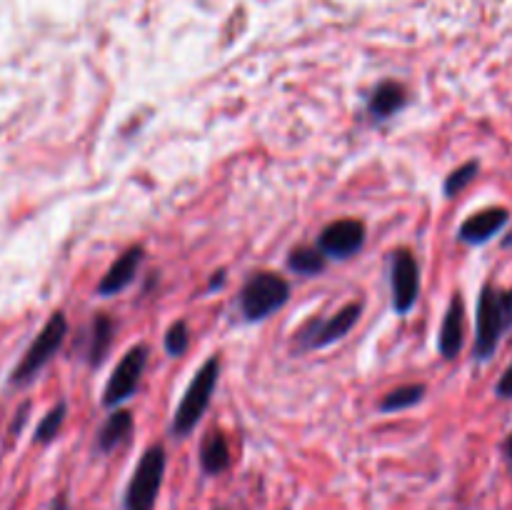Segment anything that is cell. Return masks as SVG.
Returning <instances> with one entry per match:
<instances>
[{"label":"cell","mask_w":512,"mask_h":510,"mask_svg":"<svg viewBox=\"0 0 512 510\" xmlns=\"http://www.w3.org/2000/svg\"><path fill=\"white\" fill-rule=\"evenodd\" d=\"M220 378V358L213 355V358L205 360L198 368V373L190 380L188 390H185L183 400L178 403L173 415V425H170V433L175 438H188L198 423L203 420L205 410L210 408V400H213L215 385H218Z\"/></svg>","instance_id":"6da1fadb"},{"label":"cell","mask_w":512,"mask_h":510,"mask_svg":"<svg viewBox=\"0 0 512 510\" xmlns=\"http://www.w3.org/2000/svg\"><path fill=\"white\" fill-rule=\"evenodd\" d=\"M290 300V283L280 273L273 270H260V273H250L245 280L243 290H240V313L248 323H260V320L270 318L278 313L285 303Z\"/></svg>","instance_id":"7a4b0ae2"},{"label":"cell","mask_w":512,"mask_h":510,"mask_svg":"<svg viewBox=\"0 0 512 510\" xmlns=\"http://www.w3.org/2000/svg\"><path fill=\"white\" fill-rule=\"evenodd\" d=\"M165 465H168V455H165L163 445H150L143 455H140L138 465H135L133 475L128 480V488L123 495L125 510H153L158 503L160 488L165 480Z\"/></svg>","instance_id":"3957f363"},{"label":"cell","mask_w":512,"mask_h":510,"mask_svg":"<svg viewBox=\"0 0 512 510\" xmlns=\"http://www.w3.org/2000/svg\"><path fill=\"white\" fill-rule=\"evenodd\" d=\"M65 335H68V320H65V315L58 310V313L50 315L48 323L43 325V330L35 335V340L30 343V348L25 350L23 360L15 365L13 383L25 385V383H30V380H35V375H38L40 370H43L45 365L53 360V355L58 353L60 345H63V340H65Z\"/></svg>","instance_id":"277c9868"},{"label":"cell","mask_w":512,"mask_h":510,"mask_svg":"<svg viewBox=\"0 0 512 510\" xmlns=\"http://www.w3.org/2000/svg\"><path fill=\"white\" fill-rule=\"evenodd\" d=\"M360 313H363V303H348L330 318H313L298 330V345L300 350H323L328 345L343 340L350 330L358 325Z\"/></svg>","instance_id":"5b68a950"},{"label":"cell","mask_w":512,"mask_h":510,"mask_svg":"<svg viewBox=\"0 0 512 510\" xmlns=\"http://www.w3.org/2000/svg\"><path fill=\"white\" fill-rule=\"evenodd\" d=\"M148 355H150L148 345L138 343L133 345L123 358H120V363L115 365L108 383H105V390H103L105 408L115 410L120 408L125 400L133 398L135 390H138L140 385V378H143L145 373V365H148Z\"/></svg>","instance_id":"8992f818"},{"label":"cell","mask_w":512,"mask_h":510,"mask_svg":"<svg viewBox=\"0 0 512 510\" xmlns=\"http://www.w3.org/2000/svg\"><path fill=\"white\" fill-rule=\"evenodd\" d=\"M508 333L505 325L503 305H500V290L493 285H483L478 298V335H475V360L485 363L495 355L500 340Z\"/></svg>","instance_id":"52a82bcc"},{"label":"cell","mask_w":512,"mask_h":510,"mask_svg":"<svg viewBox=\"0 0 512 510\" xmlns=\"http://www.w3.org/2000/svg\"><path fill=\"white\" fill-rule=\"evenodd\" d=\"M390 295L393 310L398 315H408L420 298V268L410 250H395L390 258Z\"/></svg>","instance_id":"ba28073f"},{"label":"cell","mask_w":512,"mask_h":510,"mask_svg":"<svg viewBox=\"0 0 512 510\" xmlns=\"http://www.w3.org/2000/svg\"><path fill=\"white\" fill-rule=\"evenodd\" d=\"M318 245L325 258L348 260L365 245V225L355 218H340L325 225L318 235Z\"/></svg>","instance_id":"9c48e42d"},{"label":"cell","mask_w":512,"mask_h":510,"mask_svg":"<svg viewBox=\"0 0 512 510\" xmlns=\"http://www.w3.org/2000/svg\"><path fill=\"white\" fill-rule=\"evenodd\" d=\"M510 210L508 208H485L478 210L475 215H470L468 220H463L458 230V240L468 245H483L488 240H493L500 230L508 225Z\"/></svg>","instance_id":"30bf717a"},{"label":"cell","mask_w":512,"mask_h":510,"mask_svg":"<svg viewBox=\"0 0 512 510\" xmlns=\"http://www.w3.org/2000/svg\"><path fill=\"white\" fill-rule=\"evenodd\" d=\"M463 343H465V303H463V295L453 293L448 310H445L443 315V323H440L438 350L445 360H453L458 358V353L463 350Z\"/></svg>","instance_id":"8fae6325"},{"label":"cell","mask_w":512,"mask_h":510,"mask_svg":"<svg viewBox=\"0 0 512 510\" xmlns=\"http://www.w3.org/2000/svg\"><path fill=\"white\" fill-rule=\"evenodd\" d=\"M140 263H143V248L140 245H133V248L125 250L98 283V295L110 298V295H118L125 288H130L135 283V278H138Z\"/></svg>","instance_id":"7c38bea8"},{"label":"cell","mask_w":512,"mask_h":510,"mask_svg":"<svg viewBox=\"0 0 512 510\" xmlns=\"http://www.w3.org/2000/svg\"><path fill=\"white\" fill-rule=\"evenodd\" d=\"M408 105V90L398 80H383L368 98V113L373 120H388Z\"/></svg>","instance_id":"4fadbf2b"},{"label":"cell","mask_w":512,"mask_h":510,"mask_svg":"<svg viewBox=\"0 0 512 510\" xmlns=\"http://www.w3.org/2000/svg\"><path fill=\"white\" fill-rule=\"evenodd\" d=\"M200 468L205 475H223L230 468L233 458H230V445L223 430H210L200 440Z\"/></svg>","instance_id":"5bb4252c"},{"label":"cell","mask_w":512,"mask_h":510,"mask_svg":"<svg viewBox=\"0 0 512 510\" xmlns=\"http://www.w3.org/2000/svg\"><path fill=\"white\" fill-rule=\"evenodd\" d=\"M133 433V415L123 408H115L113 413L105 418V423L100 425L98 438H95V448L100 455H110L118 445H123L128 440V435Z\"/></svg>","instance_id":"9a60e30c"},{"label":"cell","mask_w":512,"mask_h":510,"mask_svg":"<svg viewBox=\"0 0 512 510\" xmlns=\"http://www.w3.org/2000/svg\"><path fill=\"white\" fill-rule=\"evenodd\" d=\"M115 323L105 313H98L93 318V325L88 330V348H85V360L90 368H98L108 355L110 345H113Z\"/></svg>","instance_id":"2e32d148"},{"label":"cell","mask_w":512,"mask_h":510,"mask_svg":"<svg viewBox=\"0 0 512 510\" xmlns=\"http://www.w3.org/2000/svg\"><path fill=\"white\" fill-rule=\"evenodd\" d=\"M328 265V258L323 255V250L318 245H300V248H293L288 255V268L293 273L305 275V278H313V275H320Z\"/></svg>","instance_id":"e0dca14e"},{"label":"cell","mask_w":512,"mask_h":510,"mask_svg":"<svg viewBox=\"0 0 512 510\" xmlns=\"http://www.w3.org/2000/svg\"><path fill=\"white\" fill-rule=\"evenodd\" d=\"M425 385L423 383H408L400 385V388H393L383 400H380V413H400V410H408L413 405L423 403L425 398Z\"/></svg>","instance_id":"ac0fdd59"},{"label":"cell","mask_w":512,"mask_h":510,"mask_svg":"<svg viewBox=\"0 0 512 510\" xmlns=\"http://www.w3.org/2000/svg\"><path fill=\"white\" fill-rule=\"evenodd\" d=\"M65 413H68V405H65V400H60L58 405H53V408H50V413L45 415V418L38 423V428H35V443H40V445L50 443V440L60 433V428H63Z\"/></svg>","instance_id":"d6986e66"},{"label":"cell","mask_w":512,"mask_h":510,"mask_svg":"<svg viewBox=\"0 0 512 510\" xmlns=\"http://www.w3.org/2000/svg\"><path fill=\"white\" fill-rule=\"evenodd\" d=\"M478 173H480L478 160H468V163H463L460 168H455L453 173L445 178V185H443L445 195H448V198H455L458 193H463V190L478 178Z\"/></svg>","instance_id":"ffe728a7"},{"label":"cell","mask_w":512,"mask_h":510,"mask_svg":"<svg viewBox=\"0 0 512 510\" xmlns=\"http://www.w3.org/2000/svg\"><path fill=\"white\" fill-rule=\"evenodd\" d=\"M163 345H165V353H168L170 358H180L190 345L188 323H185V320H175V323L168 328V333H165Z\"/></svg>","instance_id":"44dd1931"},{"label":"cell","mask_w":512,"mask_h":510,"mask_svg":"<svg viewBox=\"0 0 512 510\" xmlns=\"http://www.w3.org/2000/svg\"><path fill=\"white\" fill-rule=\"evenodd\" d=\"M495 395H498V398H505V400L512 398V363L505 368V373L500 375L498 385H495Z\"/></svg>","instance_id":"7402d4cb"},{"label":"cell","mask_w":512,"mask_h":510,"mask_svg":"<svg viewBox=\"0 0 512 510\" xmlns=\"http://www.w3.org/2000/svg\"><path fill=\"white\" fill-rule=\"evenodd\" d=\"M500 305H503L505 325H508V330H512V288L500 290Z\"/></svg>","instance_id":"603a6c76"},{"label":"cell","mask_w":512,"mask_h":510,"mask_svg":"<svg viewBox=\"0 0 512 510\" xmlns=\"http://www.w3.org/2000/svg\"><path fill=\"white\" fill-rule=\"evenodd\" d=\"M48 510H70L68 495H65V493L55 495V498H53V503H50V508H48Z\"/></svg>","instance_id":"cb8c5ba5"},{"label":"cell","mask_w":512,"mask_h":510,"mask_svg":"<svg viewBox=\"0 0 512 510\" xmlns=\"http://www.w3.org/2000/svg\"><path fill=\"white\" fill-rule=\"evenodd\" d=\"M223 283H225V270H218V273H213V278H210L208 293H213L215 288H223Z\"/></svg>","instance_id":"d4e9b609"},{"label":"cell","mask_w":512,"mask_h":510,"mask_svg":"<svg viewBox=\"0 0 512 510\" xmlns=\"http://www.w3.org/2000/svg\"><path fill=\"white\" fill-rule=\"evenodd\" d=\"M503 455H505V463H508V468H510V473H512V433L508 435V438H505Z\"/></svg>","instance_id":"484cf974"},{"label":"cell","mask_w":512,"mask_h":510,"mask_svg":"<svg viewBox=\"0 0 512 510\" xmlns=\"http://www.w3.org/2000/svg\"><path fill=\"white\" fill-rule=\"evenodd\" d=\"M503 248H512V230L503 238Z\"/></svg>","instance_id":"4316f807"}]
</instances>
